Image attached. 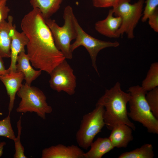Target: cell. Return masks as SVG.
I'll return each mask as SVG.
<instances>
[{
  "label": "cell",
  "instance_id": "cell-1",
  "mask_svg": "<svg viewBox=\"0 0 158 158\" xmlns=\"http://www.w3.org/2000/svg\"><path fill=\"white\" fill-rule=\"evenodd\" d=\"M20 26L28 39L27 54L32 66L49 74L66 59L56 47L51 30L39 10L33 8L25 14Z\"/></svg>",
  "mask_w": 158,
  "mask_h": 158
},
{
  "label": "cell",
  "instance_id": "cell-2",
  "mask_svg": "<svg viewBox=\"0 0 158 158\" xmlns=\"http://www.w3.org/2000/svg\"><path fill=\"white\" fill-rule=\"evenodd\" d=\"M130 98V95L123 91L121 84L116 82L109 89H106L104 94L96 104H101L104 108V121L108 129L111 130L115 125L126 124L134 130L136 127L129 119L127 110V104Z\"/></svg>",
  "mask_w": 158,
  "mask_h": 158
},
{
  "label": "cell",
  "instance_id": "cell-3",
  "mask_svg": "<svg viewBox=\"0 0 158 158\" xmlns=\"http://www.w3.org/2000/svg\"><path fill=\"white\" fill-rule=\"evenodd\" d=\"M63 18L64 23L61 27L51 18L45 20V22L51 30L56 47L66 59H71L73 52L71 50V43L72 40L75 39L77 32L75 24L76 18L70 6L65 8Z\"/></svg>",
  "mask_w": 158,
  "mask_h": 158
},
{
  "label": "cell",
  "instance_id": "cell-4",
  "mask_svg": "<svg viewBox=\"0 0 158 158\" xmlns=\"http://www.w3.org/2000/svg\"><path fill=\"white\" fill-rule=\"evenodd\" d=\"M130 95L128 116L142 124L149 133L158 134V120L151 112L146 101L145 92L139 85L131 86L127 90Z\"/></svg>",
  "mask_w": 158,
  "mask_h": 158
},
{
  "label": "cell",
  "instance_id": "cell-5",
  "mask_svg": "<svg viewBox=\"0 0 158 158\" xmlns=\"http://www.w3.org/2000/svg\"><path fill=\"white\" fill-rule=\"evenodd\" d=\"M17 94L21 99L16 109L18 113L35 112L45 120L46 114L52 111V107L47 102V98L44 93L36 87L25 83L22 84Z\"/></svg>",
  "mask_w": 158,
  "mask_h": 158
},
{
  "label": "cell",
  "instance_id": "cell-6",
  "mask_svg": "<svg viewBox=\"0 0 158 158\" xmlns=\"http://www.w3.org/2000/svg\"><path fill=\"white\" fill-rule=\"evenodd\" d=\"M104 111L103 105L96 104L93 110L83 116L75 135L76 141L80 147L87 150L95 136L105 125L103 117Z\"/></svg>",
  "mask_w": 158,
  "mask_h": 158
},
{
  "label": "cell",
  "instance_id": "cell-7",
  "mask_svg": "<svg viewBox=\"0 0 158 158\" xmlns=\"http://www.w3.org/2000/svg\"><path fill=\"white\" fill-rule=\"evenodd\" d=\"M130 1V0H119L112 9L114 15L121 20L117 32L118 38L126 33L128 38L133 39L134 29L142 15L144 0H138L133 4Z\"/></svg>",
  "mask_w": 158,
  "mask_h": 158
},
{
  "label": "cell",
  "instance_id": "cell-8",
  "mask_svg": "<svg viewBox=\"0 0 158 158\" xmlns=\"http://www.w3.org/2000/svg\"><path fill=\"white\" fill-rule=\"evenodd\" d=\"M75 24L77 32L75 41L71 45V50L73 51L80 46H83L88 52L92 61V65L99 75L96 64L97 58L99 52L107 47H117L119 43L117 41L111 42L100 40L95 38L86 33L79 24L77 19Z\"/></svg>",
  "mask_w": 158,
  "mask_h": 158
},
{
  "label": "cell",
  "instance_id": "cell-9",
  "mask_svg": "<svg viewBox=\"0 0 158 158\" xmlns=\"http://www.w3.org/2000/svg\"><path fill=\"white\" fill-rule=\"evenodd\" d=\"M49 85L58 92L63 91L72 95L75 92L76 87V76L68 62L64 60L56 67L49 74Z\"/></svg>",
  "mask_w": 158,
  "mask_h": 158
},
{
  "label": "cell",
  "instance_id": "cell-10",
  "mask_svg": "<svg viewBox=\"0 0 158 158\" xmlns=\"http://www.w3.org/2000/svg\"><path fill=\"white\" fill-rule=\"evenodd\" d=\"M83 152L77 146L59 144L46 148L42 151V158H84Z\"/></svg>",
  "mask_w": 158,
  "mask_h": 158
},
{
  "label": "cell",
  "instance_id": "cell-11",
  "mask_svg": "<svg viewBox=\"0 0 158 158\" xmlns=\"http://www.w3.org/2000/svg\"><path fill=\"white\" fill-rule=\"evenodd\" d=\"M24 79V75L21 72H9L0 75V80L5 86L9 98L8 113L11 114L13 108L16 94Z\"/></svg>",
  "mask_w": 158,
  "mask_h": 158
},
{
  "label": "cell",
  "instance_id": "cell-12",
  "mask_svg": "<svg viewBox=\"0 0 158 158\" xmlns=\"http://www.w3.org/2000/svg\"><path fill=\"white\" fill-rule=\"evenodd\" d=\"M112 9L109 10L108 14L104 19L99 20L95 24V30L99 33L111 38H118L117 32L121 23L119 16H114Z\"/></svg>",
  "mask_w": 158,
  "mask_h": 158
},
{
  "label": "cell",
  "instance_id": "cell-13",
  "mask_svg": "<svg viewBox=\"0 0 158 158\" xmlns=\"http://www.w3.org/2000/svg\"><path fill=\"white\" fill-rule=\"evenodd\" d=\"M8 21L0 23V57L9 58L11 57V44L13 28V18L9 16Z\"/></svg>",
  "mask_w": 158,
  "mask_h": 158
},
{
  "label": "cell",
  "instance_id": "cell-14",
  "mask_svg": "<svg viewBox=\"0 0 158 158\" xmlns=\"http://www.w3.org/2000/svg\"><path fill=\"white\" fill-rule=\"evenodd\" d=\"M28 39L25 33L22 31L18 32L15 25L11 44V61L9 68L8 69L9 73L16 71V65L17 56L21 51H25Z\"/></svg>",
  "mask_w": 158,
  "mask_h": 158
},
{
  "label": "cell",
  "instance_id": "cell-15",
  "mask_svg": "<svg viewBox=\"0 0 158 158\" xmlns=\"http://www.w3.org/2000/svg\"><path fill=\"white\" fill-rule=\"evenodd\" d=\"M132 130L128 125L123 123L114 126L108 137L114 148L126 147L133 138Z\"/></svg>",
  "mask_w": 158,
  "mask_h": 158
},
{
  "label": "cell",
  "instance_id": "cell-16",
  "mask_svg": "<svg viewBox=\"0 0 158 158\" xmlns=\"http://www.w3.org/2000/svg\"><path fill=\"white\" fill-rule=\"evenodd\" d=\"M29 57L25 51L21 52L18 55L16 60V71L21 72L24 75V79L27 84L31 85L32 82L41 73L42 71L35 70L30 64Z\"/></svg>",
  "mask_w": 158,
  "mask_h": 158
},
{
  "label": "cell",
  "instance_id": "cell-17",
  "mask_svg": "<svg viewBox=\"0 0 158 158\" xmlns=\"http://www.w3.org/2000/svg\"><path fill=\"white\" fill-rule=\"evenodd\" d=\"M90 147V150L85 153L84 158H101L114 148L109 138H98Z\"/></svg>",
  "mask_w": 158,
  "mask_h": 158
},
{
  "label": "cell",
  "instance_id": "cell-18",
  "mask_svg": "<svg viewBox=\"0 0 158 158\" xmlns=\"http://www.w3.org/2000/svg\"><path fill=\"white\" fill-rule=\"evenodd\" d=\"M63 0H29L33 8H37L45 20L50 17L59 9Z\"/></svg>",
  "mask_w": 158,
  "mask_h": 158
},
{
  "label": "cell",
  "instance_id": "cell-19",
  "mask_svg": "<svg viewBox=\"0 0 158 158\" xmlns=\"http://www.w3.org/2000/svg\"><path fill=\"white\" fill-rule=\"evenodd\" d=\"M158 86V63H152L151 65L145 78L143 80L141 87L146 92Z\"/></svg>",
  "mask_w": 158,
  "mask_h": 158
},
{
  "label": "cell",
  "instance_id": "cell-20",
  "mask_svg": "<svg viewBox=\"0 0 158 158\" xmlns=\"http://www.w3.org/2000/svg\"><path fill=\"white\" fill-rule=\"evenodd\" d=\"M154 156L152 145L145 144L130 152L123 153L119 158H153Z\"/></svg>",
  "mask_w": 158,
  "mask_h": 158
},
{
  "label": "cell",
  "instance_id": "cell-21",
  "mask_svg": "<svg viewBox=\"0 0 158 158\" xmlns=\"http://www.w3.org/2000/svg\"><path fill=\"white\" fill-rule=\"evenodd\" d=\"M146 101L155 117L158 118V87L149 91L146 94Z\"/></svg>",
  "mask_w": 158,
  "mask_h": 158
},
{
  "label": "cell",
  "instance_id": "cell-22",
  "mask_svg": "<svg viewBox=\"0 0 158 158\" xmlns=\"http://www.w3.org/2000/svg\"><path fill=\"white\" fill-rule=\"evenodd\" d=\"M10 114L0 120V136L13 140L16 138L11 123Z\"/></svg>",
  "mask_w": 158,
  "mask_h": 158
},
{
  "label": "cell",
  "instance_id": "cell-23",
  "mask_svg": "<svg viewBox=\"0 0 158 158\" xmlns=\"http://www.w3.org/2000/svg\"><path fill=\"white\" fill-rule=\"evenodd\" d=\"M21 116H20L17 122V127L18 130V135L13 140L15 144V153L14 155V158H26L24 152V147L20 142V137L22 129L21 126Z\"/></svg>",
  "mask_w": 158,
  "mask_h": 158
},
{
  "label": "cell",
  "instance_id": "cell-24",
  "mask_svg": "<svg viewBox=\"0 0 158 158\" xmlns=\"http://www.w3.org/2000/svg\"><path fill=\"white\" fill-rule=\"evenodd\" d=\"M145 3L146 5L141 18L142 22L146 21L149 16L158 8V0H146Z\"/></svg>",
  "mask_w": 158,
  "mask_h": 158
},
{
  "label": "cell",
  "instance_id": "cell-25",
  "mask_svg": "<svg viewBox=\"0 0 158 158\" xmlns=\"http://www.w3.org/2000/svg\"><path fill=\"white\" fill-rule=\"evenodd\" d=\"M119 0H92L93 6L104 8L114 7Z\"/></svg>",
  "mask_w": 158,
  "mask_h": 158
},
{
  "label": "cell",
  "instance_id": "cell-26",
  "mask_svg": "<svg viewBox=\"0 0 158 158\" xmlns=\"http://www.w3.org/2000/svg\"><path fill=\"white\" fill-rule=\"evenodd\" d=\"M148 23L150 27L155 32H158V9H156L148 16Z\"/></svg>",
  "mask_w": 158,
  "mask_h": 158
},
{
  "label": "cell",
  "instance_id": "cell-27",
  "mask_svg": "<svg viewBox=\"0 0 158 158\" xmlns=\"http://www.w3.org/2000/svg\"><path fill=\"white\" fill-rule=\"evenodd\" d=\"M8 0H0V23L7 18L10 11L6 5Z\"/></svg>",
  "mask_w": 158,
  "mask_h": 158
},
{
  "label": "cell",
  "instance_id": "cell-28",
  "mask_svg": "<svg viewBox=\"0 0 158 158\" xmlns=\"http://www.w3.org/2000/svg\"><path fill=\"white\" fill-rule=\"evenodd\" d=\"M9 73L8 69H6L2 58L0 57V75Z\"/></svg>",
  "mask_w": 158,
  "mask_h": 158
},
{
  "label": "cell",
  "instance_id": "cell-29",
  "mask_svg": "<svg viewBox=\"0 0 158 158\" xmlns=\"http://www.w3.org/2000/svg\"><path fill=\"white\" fill-rule=\"evenodd\" d=\"M6 145V142L4 141L0 142V157L3 154L4 147Z\"/></svg>",
  "mask_w": 158,
  "mask_h": 158
}]
</instances>
